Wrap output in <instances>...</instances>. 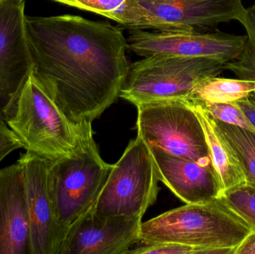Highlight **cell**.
<instances>
[{"mask_svg":"<svg viewBox=\"0 0 255 254\" xmlns=\"http://www.w3.org/2000/svg\"><path fill=\"white\" fill-rule=\"evenodd\" d=\"M196 249L191 246L175 243H155L141 245L129 251L127 254H194Z\"/></svg>","mask_w":255,"mask_h":254,"instance_id":"7402d4cb","label":"cell"},{"mask_svg":"<svg viewBox=\"0 0 255 254\" xmlns=\"http://www.w3.org/2000/svg\"><path fill=\"white\" fill-rule=\"evenodd\" d=\"M247 98H248L249 99H250V101H251L253 104H255V92H252V93L250 94Z\"/></svg>","mask_w":255,"mask_h":254,"instance_id":"484cf974","label":"cell"},{"mask_svg":"<svg viewBox=\"0 0 255 254\" xmlns=\"http://www.w3.org/2000/svg\"><path fill=\"white\" fill-rule=\"evenodd\" d=\"M113 19L128 28H152L157 25L139 0H53Z\"/></svg>","mask_w":255,"mask_h":254,"instance_id":"2e32d148","label":"cell"},{"mask_svg":"<svg viewBox=\"0 0 255 254\" xmlns=\"http://www.w3.org/2000/svg\"><path fill=\"white\" fill-rule=\"evenodd\" d=\"M128 49L139 56L172 54L186 57H208L228 63L244 52L247 35L198 31H148L129 28Z\"/></svg>","mask_w":255,"mask_h":254,"instance_id":"9c48e42d","label":"cell"},{"mask_svg":"<svg viewBox=\"0 0 255 254\" xmlns=\"http://www.w3.org/2000/svg\"><path fill=\"white\" fill-rule=\"evenodd\" d=\"M234 254H255V229L252 230L242 243L235 249Z\"/></svg>","mask_w":255,"mask_h":254,"instance_id":"cb8c5ba5","label":"cell"},{"mask_svg":"<svg viewBox=\"0 0 255 254\" xmlns=\"http://www.w3.org/2000/svg\"><path fill=\"white\" fill-rule=\"evenodd\" d=\"M25 0L0 1V116L33 66Z\"/></svg>","mask_w":255,"mask_h":254,"instance_id":"8fae6325","label":"cell"},{"mask_svg":"<svg viewBox=\"0 0 255 254\" xmlns=\"http://www.w3.org/2000/svg\"><path fill=\"white\" fill-rule=\"evenodd\" d=\"M197 115L205 132L211 164L220 183V197L229 189L247 183L235 151L212 116L198 103L187 100Z\"/></svg>","mask_w":255,"mask_h":254,"instance_id":"9a60e30c","label":"cell"},{"mask_svg":"<svg viewBox=\"0 0 255 254\" xmlns=\"http://www.w3.org/2000/svg\"><path fill=\"white\" fill-rule=\"evenodd\" d=\"M255 126V104L250 101L248 98H242L234 101Z\"/></svg>","mask_w":255,"mask_h":254,"instance_id":"d4e9b609","label":"cell"},{"mask_svg":"<svg viewBox=\"0 0 255 254\" xmlns=\"http://www.w3.org/2000/svg\"><path fill=\"white\" fill-rule=\"evenodd\" d=\"M22 148L14 133L0 116V163L12 152Z\"/></svg>","mask_w":255,"mask_h":254,"instance_id":"603a6c76","label":"cell"},{"mask_svg":"<svg viewBox=\"0 0 255 254\" xmlns=\"http://www.w3.org/2000/svg\"><path fill=\"white\" fill-rule=\"evenodd\" d=\"M112 167L100 156L92 123L78 127L77 143L70 155L51 161L49 192L66 238L70 228L92 210Z\"/></svg>","mask_w":255,"mask_h":254,"instance_id":"277c9868","label":"cell"},{"mask_svg":"<svg viewBox=\"0 0 255 254\" xmlns=\"http://www.w3.org/2000/svg\"><path fill=\"white\" fill-rule=\"evenodd\" d=\"M226 63L208 57L157 53L129 66L120 97L135 106L186 100L204 81L218 76Z\"/></svg>","mask_w":255,"mask_h":254,"instance_id":"5b68a950","label":"cell"},{"mask_svg":"<svg viewBox=\"0 0 255 254\" xmlns=\"http://www.w3.org/2000/svg\"><path fill=\"white\" fill-rule=\"evenodd\" d=\"M223 202L246 223L255 229V187L246 183L226 191Z\"/></svg>","mask_w":255,"mask_h":254,"instance_id":"ffe728a7","label":"cell"},{"mask_svg":"<svg viewBox=\"0 0 255 254\" xmlns=\"http://www.w3.org/2000/svg\"><path fill=\"white\" fill-rule=\"evenodd\" d=\"M220 131L235 151L247 183L255 187V133L214 119Z\"/></svg>","mask_w":255,"mask_h":254,"instance_id":"ac0fdd59","label":"cell"},{"mask_svg":"<svg viewBox=\"0 0 255 254\" xmlns=\"http://www.w3.org/2000/svg\"><path fill=\"white\" fill-rule=\"evenodd\" d=\"M239 22L247 30V44L236 60L226 63L225 70L233 72L238 79L255 81V4L246 8Z\"/></svg>","mask_w":255,"mask_h":254,"instance_id":"d6986e66","label":"cell"},{"mask_svg":"<svg viewBox=\"0 0 255 254\" xmlns=\"http://www.w3.org/2000/svg\"><path fill=\"white\" fill-rule=\"evenodd\" d=\"M142 217L101 216L92 210L69 231L61 254H127L139 243Z\"/></svg>","mask_w":255,"mask_h":254,"instance_id":"30bf717a","label":"cell"},{"mask_svg":"<svg viewBox=\"0 0 255 254\" xmlns=\"http://www.w3.org/2000/svg\"><path fill=\"white\" fill-rule=\"evenodd\" d=\"M148 148L157 178L180 200L188 204H205L220 198V183L212 166Z\"/></svg>","mask_w":255,"mask_h":254,"instance_id":"4fadbf2b","label":"cell"},{"mask_svg":"<svg viewBox=\"0 0 255 254\" xmlns=\"http://www.w3.org/2000/svg\"><path fill=\"white\" fill-rule=\"evenodd\" d=\"M253 229L219 198L186 204L142 222L139 243L184 245L195 248L194 254H234Z\"/></svg>","mask_w":255,"mask_h":254,"instance_id":"7a4b0ae2","label":"cell"},{"mask_svg":"<svg viewBox=\"0 0 255 254\" xmlns=\"http://www.w3.org/2000/svg\"><path fill=\"white\" fill-rule=\"evenodd\" d=\"M17 162L23 175L31 254H61L66 236L55 216L49 192L51 161L26 152Z\"/></svg>","mask_w":255,"mask_h":254,"instance_id":"ba28073f","label":"cell"},{"mask_svg":"<svg viewBox=\"0 0 255 254\" xmlns=\"http://www.w3.org/2000/svg\"><path fill=\"white\" fill-rule=\"evenodd\" d=\"M0 1H1V0H0Z\"/></svg>","mask_w":255,"mask_h":254,"instance_id":"4316f807","label":"cell"},{"mask_svg":"<svg viewBox=\"0 0 255 254\" xmlns=\"http://www.w3.org/2000/svg\"><path fill=\"white\" fill-rule=\"evenodd\" d=\"M255 91V81L224 79L218 76L202 82L187 99L204 102H232Z\"/></svg>","mask_w":255,"mask_h":254,"instance_id":"e0dca14e","label":"cell"},{"mask_svg":"<svg viewBox=\"0 0 255 254\" xmlns=\"http://www.w3.org/2000/svg\"><path fill=\"white\" fill-rule=\"evenodd\" d=\"M136 108L137 135L148 146L212 166L203 128L187 100L153 101Z\"/></svg>","mask_w":255,"mask_h":254,"instance_id":"52a82bcc","label":"cell"},{"mask_svg":"<svg viewBox=\"0 0 255 254\" xmlns=\"http://www.w3.org/2000/svg\"><path fill=\"white\" fill-rule=\"evenodd\" d=\"M0 254H31L25 186L18 162L0 170Z\"/></svg>","mask_w":255,"mask_h":254,"instance_id":"5bb4252c","label":"cell"},{"mask_svg":"<svg viewBox=\"0 0 255 254\" xmlns=\"http://www.w3.org/2000/svg\"><path fill=\"white\" fill-rule=\"evenodd\" d=\"M160 31H197L241 20L242 0H139Z\"/></svg>","mask_w":255,"mask_h":254,"instance_id":"7c38bea8","label":"cell"},{"mask_svg":"<svg viewBox=\"0 0 255 254\" xmlns=\"http://www.w3.org/2000/svg\"><path fill=\"white\" fill-rule=\"evenodd\" d=\"M158 181L149 148L137 135L114 164L93 213L142 218L157 200Z\"/></svg>","mask_w":255,"mask_h":254,"instance_id":"8992f818","label":"cell"},{"mask_svg":"<svg viewBox=\"0 0 255 254\" xmlns=\"http://www.w3.org/2000/svg\"><path fill=\"white\" fill-rule=\"evenodd\" d=\"M2 116L26 152L55 161L68 156L76 147L79 126L72 125L60 110L32 67Z\"/></svg>","mask_w":255,"mask_h":254,"instance_id":"3957f363","label":"cell"},{"mask_svg":"<svg viewBox=\"0 0 255 254\" xmlns=\"http://www.w3.org/2000/svg\"><path fill=\"white\" fill-rule=\"evenodd\" d=\"M189 100L200 104L214 119L255 133V126L241 109L232 102L211 103Z\"/></svg>","mask_w":255,"mask_h":254,"instance_id":"44dd1931","label":"cell"},{"mask_svg":"<svg viewBox=\"0 0 255 254\" xmlns=\"http://www.w3.org/2000/svg\"><path fill=\"white\" fill-rule=\"evenodd\" d=\"M26 32L33 70L76 128L120 97L130 66L121 28L76 15L26 16Z\"/></svg>","mask_w":255,"mask_h":254,"instance_id":"6da1fadb","label":"cell"}]
</instances>
